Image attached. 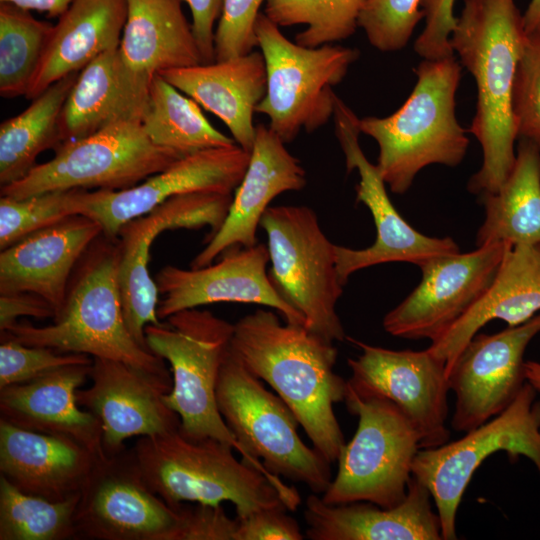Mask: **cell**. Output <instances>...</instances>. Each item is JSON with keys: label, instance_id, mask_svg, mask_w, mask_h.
I'll list each match as a JSON object with an SVG mask.
<instances>
[{"label": "cell", "instance_id": "29", "mask_svg": "<svg viewBox=\"0 0 540 540\" xmlns=\"http://www.w3.org/2000/svg\"><path fill=\"white\" fill-rule=\"evenodd\" d=\"M152 79L132 71L119 47L97 57L79 72L67 96L60 116V144L120 120L141 121Z\"/></svg>", "mask_w": 540, "mask_h": 540}, {"label": "cell", "instance_id": "46", "mask_svg": "<svg viewBox=\"0 0 540 540\" xmlns=\"http://www.w3.org/2000/svg\"><path fill=\"white\" fill-rule=\"evenodd\" d=\"M191 11L192 30L203 63L215 61V23L219 20L224 0H182Z\"/></svg>", "mask_w": 540, "mask_h": 540}, {"label": "cell", "instance_id": "15", "mask_svg": "<svg viewBox=\"0 0 540 540\" xmlns=\"http://www.w3.org/2000/svg\"><path fill=\"white\" fill-rule=\"evenodd\" d=\"M232 198L207 192L177 195L121 227L117 241L123 314L131 335L144 348L148 349L145 327L162 322L157 315L158 288L148 267L152 243L164 231L182 228L209 227L210 237L224 222Z\"/></svg>", "mask_w": 540, "mask_h": 540}, {"label": "cell", "instance_id": "50", "mask_svg": "<svg viewBox=\"0 0 540 540\" xmlns=\"http://www.w3.org/2000/svg\"><path fill=\"white\" fill-rule=\"evenodd\" d=\"M525 377L536 391L540 392V363L535 361L525 362Z\"/></svg>", "mask_w": 540, "mask_h": 540}, {"label": "cell", "instance_id": "41", "mask_svg": "<svg viewBox=\"0 0 540 540\" xmlns=\"http://www.w3.org/2000/svg\"><path fill=\"white\" fill-rule=\"evenodd\" d=\"M87 354L62 353L54 349L25 345L9 337H1L0 389L24 383L64 366L89 365Z\"/></svg>", "mask_w": 540, "mask_h": 540}, {"label": "cell", "instance_id": "4", "mask_svg": "<svg viewBox=\"0 0 540 540\" xmlns=\"http://www.w3.org/2000/svg\"><path fill=\"white\" fill-rule=\"evenodd\" d=\"M118 263L117 238L100 235L77 264L53 323L39 327L17 322L1 337L62 353L122 361L171 377L164 360L141 346L125 323Z\"/></svg>", "mask_w": 540, "mask_h": 540}, {"label": "cell", "instance_id": "12", "mask_svg": "<svg viewBox=\"0 0 540 540\" xmlns=\"http://www.w3.org/2000/svg\"><path fill=\"white\" fill-rule=\"evenodd\" d=\"M525 382L510 405L453 442L420 449L412 476L425 485L435 503L443 540H454L462 496L481 463L498 451L530 459L540 473V401Z\"/></svg>", "mask_w": 540, "mask_h": 540}, {"label": "cell", "instance_id": "18", "mask_svg": "<svg viewBox=\"0 0 540 540\" xmlns=\"http://www.w3.org/2000/svg\"><path fill=\"white\" fill-rule=\"evenodd\" d=\"M251 152L237 143L195 152L177 159L140 184L122 190H84L79 195L80 215L95 220L108 238L166 200L189 193L232 194L241 183Z\"/></svg>", "mask_w": 540, "mask_h": 540}, {"label": "cell", "instance_id": "5", "mask_svg": "<svg viewBox=\"0 0 540 540\" xmlns=\"http://www.w3.org/2000/svg\"><path fill=\"white\" fill-rule=\"evenodd\" d=\"M461 68L455 56L423 59L414 69L417 82L398 110L360 119L361 133L379 146L376 166L393 193L408 191L429 165L455 167L464 159L469 138L456 117Z\"/></svg>", "mask_w": 540, "mask_h": 540}, {"label": "cell", "instance_id": "6", "mask_svg": "<svg viewBox=\"0 0 540 540\" xmlns=\"http://www.w3.org/2000/svg\"><path fill=\"white\" fill-rule=\"evenodd\" d=\"M218 409L243 450L242 460L263 472L303 483L322 494L332 481L329 463L300 438L297 418L231 350L217 382Z\"/></svg>", "mask_w": 540, "mask_h": 540}, {"label": "cell", "instance_id": "28", "mask_svg": "<svg viewBox=\"0 0 540 540\" xmlns=\"http://www.w3.org/2000/svg\"><path fill=\"white\" fill-rule=\"evenodd\" d=\"M540 313V242L517 244L505 253L485 294L427 348L445 364L448 374L457 357L479 330L492 320L508 327Z\"/></svg>", "mask_w": 540, "mask_h": 540}, {"label": "cell", "instance_id": "32", "mask_svg": "<svg viewBox=\"0 0 540 540\" xmlns=\"http://www.w3.org/2000/svg\"><path fill=\"white\" fill-rule=\"evenodd\" d=\"M485 219L476 244L540 242V148L519 139L514 166L498 191L482 194Z\"/></svg>", "mask_w": 540, "mask_h": 540}, {"label": "cell", "instance_id": "9", "mask_svg": "<svg viewBox=\"0 0 540 540\" xmlns=\"http://www.w3.org/2000/svg\"><path fill=\"white\" fill-rule=\"evenodd\" d=\"M258 47L264 57L267 90L256 108L269 119V128L284 143L303 129L312 133L334 114L342 82L360 51L336 44L305 47L289 40L264 13L255 24Z\"/></svg>", "mask_w": 540, "mask_h": 540}, {"label": "cell", "instance_id": "33", "mask_svg": "<svg viewBox=\"0 0 540 540\" xmlns=\"http://www.w3.org/2000/svg\"><path fill=\"white\" fill-rule=\"evenodd\" d=\"M78 73L50 85L20 114L0 125V185L16 182L36 165L40 153L60 145V116Z\"/></svg>", "mask_w": 540, "mask_h": 540}, {"label": "cell", "instance_id": "25", "mask_svg": "<svg viewBox=\"0 0 540 540\" xmlns=\"http://www.w3.org/2000/svg\"><path fill=\"white\" fill-rule=\"evenodd\" d=\"M91 364L64 366L0 389V419L23 429L71 439L97 456L106 455L99 420L76 398L77 390L89 378Z\"/></svg>", "mask_w": 540, "mask_h": 540}, {"label": "cell", "instance_id": "34", "mask_svg": "<svg viewBox=\"0 0 540 540\" xmlns=\"http://www.w3.org/2000/svg\"><path fill=\"white\" fill-rule=\"evenodd\" d=\"M141 125L155 145L180 158L236 143L211 125L197 102L183 95L159 74L150 83Z\"/></svg>", "mask_w": 540, "mask_h": 540}, {"label": "cell", "instance_id": "16", "mask_svg": "<svg viewBox=\"0 0 540 540\" xmlns=\"http://www.w3.org/2000/svg\"><path fill=\"white\" fill-rule=\"evenodd\" d=\"M511 246L493 242L424 261L418 266L420 283L384 316V330L399 338L435 340L485 294Z\"/></svg>", "mask_w": 540, "mask_h": 540}, {"label": "cell", "instance_id": "37", "mask_svg": "<svg viewBox=\"0 0 540 540\" xmlns=\"http://www.w3.org/2000/svg\"><path fill=\"white\" fill-rule=\"evenodd\" d=\"M367 0H266L264 14L279 27L305 25L295 42L305 47L351 37Z\"/></svg>", "mask_w": 540, "mask_h": 540}, {"label": "cell", "instance_id": "36", "mask_svg": "<svg viewBox=\"0 0 540 540\" xmlns=\"http://www.w3.org/2000/svg\"><path fill=\"white\" fill-rule=\"evenodd\" d=\"M54 25L29 10L0 4V95H26Z\"/></svg>", "mask_w": 540, "mask_h": 540}, {"label": "cell", "instance_id": "17", "mask_svg": "<svg viewBox=\"0 0 540 540\" xmlns=\"http://www.w3.org/2000/svg\"><path fill=\"white\" fill-rule=\"evenodd\" d=\"M361 349L347 360L351 377L347 384L356 392L393 402L420 437L421 449L448 442L447 395L450 391L445 364L428 349L392 350L349 338Z\"/></svg>", "mask_w": 540, "mask_h": 540}, {"label": "cell", "instance_id": "40", "mask_svg": "<svg viewBox=\"0 0 540 540\" xmlns=\"http://www.w3.org/2000/svg\"><path fill=\"white\" fill-rule=\"evenodd\" d=\"M512 110L518 139L540 148V28L525 33L514 76Z\"/></svg>", "mask_w": 540, "mask_h": 540}, {"label": "cell", "instance_id": "3", "mask_svg": "<svg viewBox=\"0 0 540 540\" xmlns=\"http://www.w3.org/2000/svg\"><path fill=\"white\" fill-rule=\"evenodd\" d=\"M131 449L145 483L172 508L229 501L244 517L273 507L295 511L301 503L281 477L238 460L230 445L212 438L192 440L176 430L139 437Z\"/></svg>", "mask_w": 540, "mask_h": 540}, {"label": "cell", "instance_id": "8", "mask_svg": "<svg viewBox=\"0 0 540 540\" xmlns=\"http://www.w3.org/2000/svg\"><path fill=\"white\" fill-rule=\"evenodd\" d=\"M344 402L358 425L340 452L337 473L322 501L330 505L365 501L383 508L400 504L421 449L417 431L386 398L360 394L347 384Z\"/></svg>", "mask_w": 540, "mask_h": 540}, {"label": "cell", "instance_id": "45", "mask_svg": "<svg viewBox=\"0 0 540 540\" xmlns=\"http://www.w3.org/2000/svg\"><path fill=\"white\" fill-rule=\"evenodd\" d=\"M285 507L265 508L244 517H237V540H302L304 535L297 521Z\"/></svg>", "mask_w": 540, "mask_h": 540}, {"label": "cell", "instance_id": "35", "mask_svg": "<svg viewBox=\"0 0 540 540\" xmlns=\"http://www.w3.org/2000/svg\"><path fill=\"white\" fill-rule=\"evenodd\" d=\"M79 496L49 500L19 490L0 475V540L76 539Z\"/></svg>", "mask_w": 540, "mask_h": 540}, {"label": "cell", "instance_id": "31", "mask_svg": "<svg viewBox=\"0 0 540 540\" xmlns=\"http://www.w3.org/2000/svg\"><path fill=\"white\" fill-rule=\"evenodd\" d=\"M182 0H127L119 45L125 64L152 79L161 71L203 63Z\"/></svg>", "mask_w": 540, "mask_h": 540}, {"label": "cell", "instance_id": "7", "mask_svg": "<svg viewBox=\"0 0 540 540\" xmlns=\"http://www.w3.org/2000/svg\"><path fill=\"white\" fill-rule=\"evenodd\" d=\"M234 324L207 310L179 311L160 324L145 327L148 349L170 365L172 388L164 400L180 418V433L188 439L212 438L243 450L226 425L216 389Z\"/></svg>", "mask_w": 540, "mask_h": 540}, {"label": "cell", "instance_id": "49", "mask_svg": "<svg viewBox=\"0 0 540 540\" xmlns=\"http://www.w3.org/2000/svg\"><path fill=\"white\" fill-rule=\"evenodd\" d=\"M523 24L525 33H529L540 28V0L530 1L525 13L523 14Z\"/></svg>", "mask_w": 540, "mask_h": 540}, {"label": "cell", "instance_id": "26", "mask_svg": "<svg viewBox=\"0 0 540 540\" xmlns=\"http://www.w3.org/2000/svg\"><path fill=\"white\" fill-rule=\"evenodd\" d=\"M99 457L71 439L0 419V475L27 494L60 501L80 493Z\"/></svg>", "mask_w": 540, "mask_h": 540}, {"label": "cell", "instance_id": "2", "mask_svg": "<svg viewBox=\"0 0 540 540\" xmlns=\"http://www.w3.org/2000/svg\"><path fill=\"white\" fill-rule=\"evenodd\" d=\"M524 37L523 14L515 0H464L450 36L453 51L477 87L470 132L481 145L483 162L469 180L472 193L498 191L514 166L518 134L512 91Z\"/></svg>", "mask_w": 540, "mask_h": 540}, {"label": "cell", "instance_id": "23", "mask_svg": "<svg viewBox=\"0 0 540 540\" xmlns=\"http://www.w3.org/2000/svg\"><path fill=\"white\" fill-rule=\"evenodd\" d=\"M100 225L73 215L23 237L0 253V293L30 292L62 309L72 274ZM55 318V317H54Z\"/></svg>", "mask_w": 540, "mask_h": 540}, {"label": "cell", "instance_id": "24", "mask_svg": "<svg viewBox=\"0 0 540 540\" xmlns=\"http://www.w3.org/2000/svg\"><path fill=\"white\" fill-rule=\"evenodd\" d=\"M431 499L413 476L405 499L391 508L365 501L330 505L313 493L305 501V534L311 540H443Z\"/></svg>", "mask_w": 540, "mask_h": 540}, {"label": "cell", "instance_id": "47", "mask_svg": "<svg viewBox=\"0 0 540 540\" xmlns=\"http://www.w3.org/2000/svg\"><path fill=\"white\" fill-rule=\"evenodd\" d=\"M46 319L55 317V310L41 296L30 292L0 293V331H7L20 317Z\"/></svg>", "mask_w": 540, "mask_h": 540}, {"label": "cell", "instance_id": "21", "mask_svg": "<svg viewBox=\"0 0 540 540\" xmlns=\"http://www.w3.org/2000/svg\"><path fill=\"white\" fill-rule=\"evenodd\" d=\"M89 379L91 385L79 388L76 398L99 420L107 455L124 450L131 437L179 430L180 418L164 400L172 377L122 361L93 358Z\"/></svg>", "mask_w": 540, "mask_h": 540}, {"label": "cell", "instance_id": "10", "mask_svg": "<svg viewBox=\"0 0 540 540\" xmlns=\"http://www.w3.org/2000/svg\"><path fill=\"white\" fill-rule=\"evenodd\" d=\"M260 226L268 240L270 279L306 322V328L330 342L346 338L336 304L343 294L335 244L323 232L317 214L303 205L270 206Z\"/></svg>", "mask_w": 540, "mask_h": 540}, {"label": "cell", "instance_id": "43", "mask_svg": "<svg viewBox=\"0 0 540 540\" xmlns=\"http://www.w3.org/2000/svg\"><path fill=\"white\" fill-rule=\"evenodd\" d=\"M455 0H423L425 28L414 44L415 52L426 60H439L454 56L450 36L456 26L453 14Z\"/></svg>", "mask_w": 540, "mask_h": 540}, {"label": "cell", "instance_id": "42", "mask_svg": "<svg viewBox=\"0 0 540 540\" xmlns=\"http://www.w3.org/2000/svg\"><path fill=\"white\" fill-rule=\"evenodd\" d=\"M266 0H224L215 30V61L247 54L258 46L255 24Z\"/></svg>", "mask_w": 540, "mask_h": 540}, {"label": "cell", "instance_id": "48", "mask_svg": "<svg viewBox=\"0 0 540 540\" xmlns=\"http://www.w3.org/2000/svg\"><path fill=\"white\" fill-rule=\"evenodd\" d=\"M26 10L45 12L51 17L62 15L74 0H0Z\"/></svg>", "mask_w": 540, "mask_h": 540}, {"label": "cell", "instance_id": "13", "mask_svg": "<svg viewBox=\"0 0 540 540\" xmlns=\"http://www.w3.org/2000/svg\"><path fill=\"white\" fill-rule=\"evenodd\" d=\"M76 539L180 540L182 518L145 483L132 449L99 457L80 491Z\"/></svg>", "mask_w": 540, "mask_h": 540}, {"label": "cell", "instance_id": "14", "mask_svg": "<svg viewBox=\"0 0 540 540\" xmlns=\"http://www.w3.org/2000/svg\"><path fill=\"white\" fill-rule=\"evenodd\" d=\"M333 119L335 132L345 155L347 172L358 170L356 200L370 211L375 228L374 243L363 249L335 245L337 274L344 286L350 275L371 266L408 262L419 266L424 261L460 252L450 237L426 236L414 229L396 210L391 202L385 182L376 165L363 153L359 144L360 119L337 96Z\"/></svg>", "mask_w": 540, "mask_h": 540}, {"label": "cell", "instance_id": "19", "mask_svg": "<svg viewBox=\"0 0 540 540\" xmlns=\"http://www.w3.org/2000/svg\"><path fill=\"white\" fill-rule=\"evenodd\" d=\"M538 333L540 313L498 333L474 335L447 377L456 397L453 429L470 431L510 405L526 381L523 356Z\"/></svg>", "mask_w": 540, "mask_h": 540}, {"label": "cell", "instance_id": "22", "mask_svg": "<svg viewBox=\"0 0 540 540\" xmlns=\"http://www.w3.org/2000/svg\"><path fill=\"white\" fill-rule=\"evenodd\" d=\"M285 144L269 126L256 125L250 161L228 214L221 227L206 239V246L192 260L191 268L211 264L231 247L257 244V228L271 201L284 192L305 187L306 171Z\"/></svg>", "mask_w": 540, "mask_h": 540}, {"label": "cell", "instance_id": "38", "mask_svg": "<svg viewBox=\"0 0 540 540\" xmlns=\"http://www.w3.org/2000/svg\"><path fill=\"white\" fill-rule=\"evenodd\" d=\"M81 189L55 190L25 198H0V249L67 217L80 215Z\"/></svg>", "mask_w": 540, "mask_h": 540}, {"label": "cell", "instance_id": "30", "mask_svg": "<svg viewBox=\"0 0 540 540\" xmlns=\"http://www.w3.org/2000/svg\"><path fill=\"white\" fill-rule=\"evenodd\" d=\"M126 18L127 0H74L53 26L25 97L33 100L53 83L118 48Z\"/></svg>", "mask_w": 540, "mask_h": 540}, {"label": "cell", "instance_id": "1", "mask_svg": "<svg viewBox=\"0 0 540 540\" xmlns=\"http://www.w3.org/2000/svg\"><path fill=\"white\" fill-rule=\"evenodd\" d=\"M231 350L291 409L313 448L337 462L345 439L334 405L345 400L347 381L334 371V343L258 309L234 324Z\"/></svg>", "mask_w": 540, "mask_h": 540}, {"label": "cell", "instance_id": "39", "mask_svg": "<svg viewBox=\"0 0 540 540\" xmlns=\"http://www.w3.org/2000/svg\"><path fill=\"white\" fill-rule=\"evenodd\" d=\"M423 0H367L359 15L369 43L381 52H395L409 42L414 28L424 18Z\"/></svg>", "mask_w": 540, "mask_h": 540}, {"label": "cell", "instance_id": "20", "mask_svg": "<svg viewBox=\"0 0 540 540\" xmlns=\"http://www.w3.org/2000/svg\"><path fill=\"white\" fill-rule=\"evenodd\" d=\"M218 262L183 269L168 265L156 275L160 320L191 308L220 303L259 304L276 310L285 322L306 327L304 317L279 293L267 273L268 247L234 246Z\"/></svg>", "mask_w": 540, "mask_h": 540}, {"label": "cell", "instance_id": "27", "mask_svg": "<svg viewBox=\"0 0 540 540\" xmlns=\"http://www.w3.org/2000/svg\"><path fill=\"white\" fill-rule=\"evenodd\" d=\"M159 75L222 120L234 141L246 151H252L256 130L253 115L267 90L261 51L168 69Z\"/></svg>", "mask_w": 540, "mask_h": 540}, {"label": "cell", "instance_id": "11", "mask_svg": "<svg viewBox=\"0 0 540 540\" xmlns=\"http://www.w3.org/2000/svg\"><path fill=\"white\" fill-rule=\"evenodd\" d=\"M179 158L155 145L140 120H120L61 143L51 160L36 164L22 179L1 187V195L25 198L55 190L127 189Z\"/></svg>", "mask_w": 540, "mask_h": 540}, {"label": "cell", "instance_id": "44", "mask_svg": "<svg viewBox=\"0 0 540 540\" xmlns=\"http://www.w3.org/2000/svg\"><path fill=\"white\" fill-rule=\"evenodd\" d=\"M176 508L182 518L180 540H237L238 519L222 505L184 502Z\"/></svg>", "mask_w": 540, "mask_h": 540}]
</instances>
